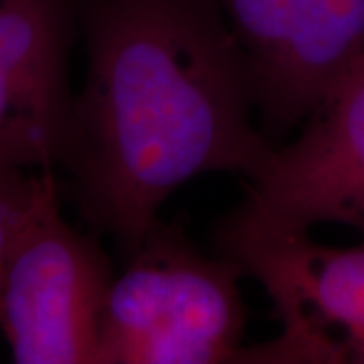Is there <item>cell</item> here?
<instances>
[{"mask_svg": "<svg viewBox=\"0 0 364 364\" xmlns=\"http://www.w3.org/2000/svg\"><path fill=\"white\" fill-rule=\"evenodd\" d=\"M43 172L0 168V277L14 239L39 195Z\"/></svg>", "mask_w": 364, "mask_h": 364, "instance_id": "cell-8", "label": "cell"}, {"mask_svg": "<svg viewBox=\"0 0 364 364\" xmlns=\"http://www.w3.org/2000/svg\"><path fill=\"white\" fill-rule=\"evenodd\" d=\"M272 298L282 334L247 346L245 363L364 364V241L328 247L308 235L217 249Z\"/></svg>", "mask_w": 364, "mask_h": 364, "instance_id": "cell-6", "label": "cell"}, {"mask_svg": "<svg viewBox=\"0 0 364 364\" xmlns=\"http://www.w3.org/2000/svg\"><path fill=\"white\" fill-rule=\"evenodd\" d=\"M322 223L350 227L364 241V59L249 181L241 205L217 223L215 245L308 235Z\"/></svg>", "mask_w": 364, "mask_h": 364, "instance_id": "cell-4", "label": "cell"}, {"mask_svg": "<svg viewBox=\"0 0 364 364\" xmlns=\"http://www.w3.org/2000/svg\"><path fill=\"white\" fill-rule=\"evenodd\" d=\"M85 85L59 166L87 229L126 257L184 182L249 181L275 144L253 122L245 59L219 0H77Z\"/></svg>", "mask_w": 364, "mask_h": 364, "instance_id": "cell-1", "label": "cell"}, {"mask_svg": "<svg viewBox=\"0 0 364 364\" xmlns=\"http://www.w3.org/2000/svg\"><path fill=\"white\" fill-rule=\"evenodd\" d=\"M239 265L158 221L114 275L100 324V364L243 363Z\"/></svg>", "mask_w": 364, "mask_h": 364, "instance_id": "cell-2", "label": "cell"}, {"mask_svg": "<svg viewBox=\"0 0 364 364\" xmlns=\"http://www.w3.org/2000/svg\"><path fill=\"white\" fill-rule=\"evenodd\" d=\"M45 168L0 277V332L16 364H100V324L114 267L97 233L61 215Z\"/></svg>", "mask_w": 364, "mask_h": 364, "instance_id": "cell-3", "label": "cell"}, {"mask_svg": "<svg viewBox=\"0 0 364 364\" xmlns=\"http://www.w3.org/2000/svg\"><path fill=\"white\" fill-rule=\"evenodd\" d=\"M77 39V0H0V168L59 166Z\"/></svg>", "mask_w": 364, "mask_h": 364, "instance_id": "cell-7", "label": "cell"}, {"mask_svg": "<svg viewBox=\"0 0 364 364\" xmlns=\"http://www.w3.org/2000/svg\"><path fill=\"white\" fill-rule=\"evenodd\" d=\"M273 144L364 59V0H219Z\"/></svg>", "mask_w": 364, "mask_h": 364, "instance_id": "cell-5", "label": "cell"}]
</instances>
